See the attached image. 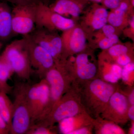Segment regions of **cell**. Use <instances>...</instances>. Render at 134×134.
Segmentation results:
<instances>
[{
  "label": "cell",
  "mask_w": 134,
  "mask_h": 134,
  "mask_svg": "<svg viewBox=\"0 0 134 134\" xmlns=\"http://www.w3.org/2000/svg\"><path fill=\"white\" fill-rule=\"evenodd\" d=\"M75 82L85 111L94 119L100 116L111 96L118 88L114 83L98 77L84 81L75 79Z\"/></svg>",
  "instance_id": "6da1fadb"
},
{
  "label": "cell",
  "mask_w": 134,
  "mask_h": 134,
  "mask_svg": "<svg viewBox=\"0 0 134 134\" xmlns=\"http://www.w3.org/2000/svg\"><path fill=\"white\" fill-rule=\"evenodd\" d=\"M85 111L81 103L78 88L74 81L71 87L55 103L47 116L36 123L52 127L55 123L64 119L74 117Z\"/></svg>",
  "instance_id": "7a4b0ae2"
},
{
  "label": "cell",
  "mask_w": 134,
  "mask_h": 134,
  "mask_svg": "<svg viewBox=\"0 0 134 134\" xmlns=\"http://www.w3.org/2000/svg\"><path fill=\"white\" fill-rule=\"evenodd\" d=\"M26 95L32 125L42 121L49 113L50 89L48 82L43 79L33 85H26Z\"/></svg>",
  "instance_id": "3957f363"
},
{
  "label": "cell",
  "mask_w": 134,
  "mask_h": 134,
  "mask_svg": "<svg viewBox=\"0 0 134 134\" xmlns=\"http://www.w3.org/2000/svg\"><path fill=\"white\" fill-rule=\"evenodd\" d=\"M26 85L19 84L15 89L13 113L10 133L26 134L32 125L31 114L26 95Z\"/></svg>",
  "instance_id": "277c9868"
},
{
  "label": "cell",
  "mask_w": 134,
  "mask_h": 134,
  "mask_svg": "<svg viewBox=\"0 0 134 134\" xmlns=\"http://www.w3.org/2000/svg\"><path fill=\"white\" fill-rule=\"evenodd\" d=\"M45 77L50 86V113L55 103L71 87L75 77L66 66L65 62L55 64Z\"/></svg>",
  "instance_id": "5b68a950"
},
{
  "label": "cell",
  "mask_w": 134,
  "mask_h": 134,
  "mask_svg": "<svg viewBox=\"0 0 134 134\" xmlns=\"http://www.w3.org/2000/svg\"><path fill=\"white\" fill-rule=\"evenodd\" d=\"M1 55L8 63L14 72L19 77L30 79L32 68L24 37L8 45Z\"/></svg>",
  "instance_id": "8992f818"
},
{
  "label": "cell",
  "mask_w": 134,
  "mask_h": 134,
  "mask_svg": "<svg viewBox=\"0 0 134 134\" xmlns=\"http://www.w3.org/2000/svg\"><path fill=\"white\" fill-rule=\"evenodd\" d=\"M65 64L76 80L87 81L98 77V61L94 50L89 46L82 52L69 57Z\"/></svg>",
  "instance_id": "52a82bcc"
},
{
  "label": "cell",
  "mask_w": 134,
  "mask_h": 134,
  "mask_svg": "<svg viewBox=\"0 0 134 134\" xmlns=\"http://www.w3.org/2000/svg\"><path fill=\"white\" fill-rule=\"evenodd\" d=\"M28 36L34 42L47 51L54 59L55 64L66 61L63 52L62 38L58 31L43 27H37Z\"/></svg>",
  "instance_id": "ba28073f"
},
{
  "label": "cell",
  "mask_w": 134,
  "mask_h": 134,
  "mask_svg": "<svg viewBox=\"0 0 134 134\" xmlns=\"http://www.w3.org/2000/svg\"><path fill=\"white\" fill-rule=\"evenodd\" d=\"M77 23L53 11L48 5L43 2L39 3L37 6L36 27L63 32L72 28Z\"/></svg>",
  "instance_id": "9c48e42d"
},
{
  "label": "cell",
  "mask_w": 134,
  "mask_h": 134,
  "mask_svg": "<svg viewBox=\"0 0 134 134\" xmlns=\"http://www.w3.org/2000/svg\"><path fill=\"white\" fill-rule=\"evenodd\" d=\"M38 4L15 5L11 12L13 35L26 36L34 30Z\"/></svg>",
  "instance_id": "30bf717a"
},
{
  "label": "cell",
  "mask_w": 134,
  "mask_h": 134,
  "mask_svg": "<svg viewBox=\"0 0 134 134\" xmlns=\"http://www.w3.org/2000/svg\"><path fill=\"white\" fill-rule=\"evenodd\" d=\"M130 105L127 97L117 88L99 117L117 125H123L129 120L127 112Z\"/></svg>",
  "instance_id": "8fae6325"
},
{
  "label": "cell",
  "mask_w": 134,
  "mask_h": 134,
  "mask_svg": "<svg viewBox=\"0 0 134 134\" xmlns=\"http://www.w3.org/2000/svg\"><path fill=\"white\" fill-rule=\"evenodd\" d=\"M24 36L26 40L31 68L35 69L41 78L43 77L55 65L54 59L47 50L32 41L28 35Z\"/></svg>",
  "instance_id": "7c38bea8"
},
{
  "label": "cell",
  "mask_w": 134,
  "mask_h": 134,
  "mask_svg": "<svg viewBox=\"0 0 134 134\" xmlns=\"http://www.w3.org/2000/svg\"><path fill=\"white\" fill-rule=\"evenodd\" d=\"M61 37L66 60L69 56L79 53L89 47L87 35L78 23L72 28L63 31Z\"/></svg>",
  "instance_id": "4fadbf2b"
},
{
  "label": "cell",
  "mask_w": 134,
  "mask_h": 134,
  "mask_svg": "<svg viewBox=\"0 0 134 134\" xmlns=\"http://www.w3.org/2000/svg\"><path fill=\"white\" fill-rule=\"evenodd\" d=\"M83 12L78 23L87 37L107 24L108 12L107 9L99 3H93Z\"/></svg>",
  "instance_id": "5bb4252c"
},
{
  "label": "cell",
  "mask_w": 134,
  "mask_h": 134,
  "mask_svg": "<svg viewBox=\"0 0 134 134\" xmlns=\"http://www.w3.org/2000/svg\"><path fill=\"white\" fill-rule=\"evenodd\" d=\"M133 15L134 7L130 0H120L118 7L108 12L107 23L122 34Z\"/></svg>",
  "instance_id": "9a60e30c"
},
{
  "label": "cell",
  "mask_w": 134,
  "mask_h": 134,
  "mask_svg": "<svg viewBox=\"0 0 134 134\" xmlns=\"http://www.w3.org/2000/svg\"><path fill=\"white\" fill-rule=\"evenodd\" d=\"M88 3L86 0H54L48 6L53 11L65 17L69 16L78 23Z\"/></svg>",
  "instance_id": "2e32d148"
},
{
  "label": "cell",
  "mask_w": 134,
  "mask_h": 134,
  "mask_svg": "<svg viewBox=\"0 0 134 134\" xmlns=\"http://www.w3.org/2000/svg\"><path fill=\"white\" fill-rule=\"evenodd\" d=\"M94 120L86 112H83L60 121L58 122L59 130L61 133L70 134L80 128L93 124Z\"/></svg>",
  "instance_id": "e0dca14e"
},
{
  "label": "cell",
  "mask_w": 134,
  "mask_h": 134,
  "mask_svg": "<svg viewBox=\"0 0 134 134\" xmlns=\"http://www.w3.org/2000/svg\"><path fill=\"white\" fill-rule=\"evenodd\" d=\"M11 12L7 3L0 1V42L2 43L13 36Z\"/></svg>",
  "instance_id": "ac0fdd59"
},
{
  "label": "cell",
  "mask_w": 134,
  "mask_h": 134,
  "mask_svg": "<svg viewBox=\"0 0 134 134\" xmlns=\"http://www.w3.org/2000/svg\"><path fill=\"white\" fill-rule=\"evenodd\" d=\"M132 54H134V43L130 41L120 42L108 49L102 50L99 54L98 58L115 62L116 58L120 55Z\"/></svg>",
  "instance_id": "d6986e66"
},
{
  "label": "cell",
  "mask_w": 134,
  "mask_h": 134,
  "mask_svg": "<svg viewBox=\"0 0 134 134\" xmlns=\"http://www.w3.org/2000/svg\"><path fill=\"white\" fill-rule=\"evenodd\" d=\"M93 131L97 134H125L126 132L119 125L100 117L94 119Z\"/></svg>",
  "instance_id": "ffe728a7"
},
{
  "label": "cell",
  "mask_w": 134,
  "mask_h": 134,
  "mask_svg": "<svg viewBox=\"0 0 134 134\" xmlns=\"http://www.w3.org/2000/svg\"><path fill=\"white\" fill-rule=\"evenodd\" d=\"M14 73V72L8 63L0 55V91L8 94L12 91V87L7 82Z\"/></svg>",
  "instance_id": "44dd1931"
},
{
  "label": "cell",
  "mask_w": 134,
  "mask_h": 134,
  "mask_svg": "<svg viewBox=\"0 0 134 134\" xmlns=\"http://www.w3.org/2000/svg\"><path fill=\"white\" fill-rule=\"evenodd\" d=\"M13 113V104L7 93L0 91V115L11 127Z\"/></svg>",
  "instance_id": "7402d4cb"
},
{
  "label": "cell",
  "mask_w": 134,
  "mask_h": 134,
  "mask_svg": "<svg viewBox=\"0 0 134 134\" xmlns=\"http://www.w3.org/2000/svg\"><path fill=\"white\" fill-rule=\"evenodd\" d=\"M119 37V36L116 34L104 37L96 41L89 47L93 50L97 48H99L102 50H106L114 45L121 42Z\"/></svg>",
  "instance_id": "603a6c76"
},
{
  "label": "cell",
  "mask_w": 134,
  "mask_h": 134,
  "mask_svg": "<svg viewBox=\"0 0 134 134\" xmlns=\"http://www.w3.org/2000/svg\"><path fill=\"white\" fill-rule=\"evenodd\" d=\"M57 130L52 127L46 126L40 124H34L28 130L27 134H57Z\"/></svg>",
  "instance_id": "cb8c5ba5"
},
{
  "label": "cell",
  "mask_w": 134,
  "mask_h": 134,
  "mask_svg": "<svg viewBox=\"0 0 134 134\" xmlns=\"http://www.w3.org/2000/svg\"><path fill=\"white\" fill-rule=\"evenodd\" d=\"M134 71V62L130 63L122 67L121 78L125 82H127L129 80L130 76Z\"/></svg>",
  "instance_id": "d4e9b609"
},
{
  "label": "cell",
  "mask_w": 134,
  "mask_h": 134,
  "mask_svg": "<svg viewBox=\"0 0 134 134\" xmlns=\"http://www.w3.org/2000/svg\"><path fill=\"white\" fill-rule=\"evenodd\" d=\"M122 33L126 37L134 41V15L131 17L128 25L122 30Z\"/></svg>",
  "instance_id": "484cf974"
},
{
  "label": "cell",
  "mask_w": 134,
  "mask_h": 134,
  "mask_svg": "<svg viewBox=\"0 0 134 134\" xmlns=\"http://www.w3.org/2000/svg\"><path fill=\"white\" fill-rule=\"evenodd\" d=\"M134 62V54H123L117 57L115 62L123 67L130 63Z\"/></svg>",
  "instance_id": "4316f807"
},
{
  "label": "cell",
  "mask_w": 134,
  "mask_h": 134,
  "mask_svg": "<svg viewBox=\"0 0 134 134\" xmlns=\"http://www.w3.org/2000/svg\"><path fill=\"white\" fill-rule=\"evenodd\" d=\"M5 1L15 5H26L38 4L41 2L48 5V3L46 0H5Z\"/></svg>",
  "instance_id": "83f0119b"
},
{
  "label": "cell",
  "mask_w": 134,
  "mask_h": 134,
  "mask_svg": "<svg viewBox=\"0 0 134 134\" xmlns=\"http://www.w3.org/2000/svg\"><path fill=\"white\" fill-rule=\"evenodd\" d=\"M93 130V124L88 125L80 128L71 132L70 134H92Z\"/></svg>",
  "instance_id": "f1b7e54d"
},
{
  "label": "cell",
  "mask_w": 134,
  "mask_h": 134,
  "mask_svg": "<svg viewBox=\"0 0 134 134\" xmlns=\"http://www.w3.org/2000/svg\"><path fill=\"white\" fill-rule=\"evenodd\" d=\"M120 0H103L101 4L107 9L112 10L118 7Z\"/></svg>",
  "instance_id": "f546056e"
},
{
  "label": "cell",
  "mask_w": 134,
  "mask_h": 134,
  "mask_svg": "<svg viewBox=\"0 0 134 134\" xmlns=\"http://www.w3.org/2000/svg\"><path fill=\"white\" fill-rule=\"evenodd\" d=\"M10 128L7 123L0 115V134H7L10 133Z\"/></svg>",
  "instance_id": "4dcf8cb0"
},
{
  "label": "cell",
  "mask_w": 134,
  "mask_h": 134,
  "mask_svg": "<svg viewBox=\"0 0 134 134\" xmlns=\"http://www.w3.org/2000/svg\"><path fill=\"white\" fill-rule=\"evenodd\" d=\"M127 116L129 119L132 121H134V105H130L128 110Z\"/></svg>",
  "instance_id": "1f68e13d"
},
{
  "label": "cell",
  "mask_w": 134,
  "mask_h": 134,
  "mask_svg": "<svg viewBox=\"0 0 134 134\" xmlns=\"http://www.w3.org/2000/svg\"><path fill=\"white\" fill-rule=\"evenodd\" d=\"M128 99L130 105H134V90L132 89V91L130 93Z\"/></svg>",
  "instance_id": "d6a6232c"
},
{
  "label": "cell",
  "mask_w": 134,
  "mask_h": 134,
  "mask_svg": "<svg viewBox=\"0 0 134 134\" xmlns=\"http://www.w3.org/2000/svg\"><path fill=\"white\" fill-rule=\"evenodd\" d=\"M133 121V122L132 123V126L130 128V130L129 132L131 134H134V124Z\"/></svg>",
  "instance_id": "836d02e7"
},
{
  "label": "cell",
  "mask_w": 134,
  "mask_h": 134,
  "mask_svg": "<svg viewBox=\"0 0 134 134\" xmlns=\"http://www.w3.org/2000/svg\"><path fill=\"white\" fill-rule=\"evenodd\" d=\"M88 2H92L93 3H101L103 1V0H86Z\"/></svg>",
  "instance_id": "e575fe53"
},
{
  "label": "cell",
  "mask_w": 134,
  "mask_h": 134,
  "mask_svg": "<svg viewBox=\"0 0 134 134\" xmlns=\"http://www.w3.org/2000/svg\"><path fill=\"white\" fill-rule=\"evenodd\" d=\"M130 1L132 6L134 7V0H130Z\"/></svg>",
  "instance_id": "d590c367"
},
{
  "label": "cell",
  "mask_w": 134,
  "mask_h": 134,
  "mask_svg": "<svg viewBox=\"0 0 134 134\" xmlns=\"http://www.w3.org/2000/svg\"><path fill=\"white\" fill-rule=\"evenodd\" d=\"M2 46L3 43L0 42V51H1V49L2 47Z\"/></svg>",
  "instance_id": "8d00e7d4"
},
{
  "label": "cell",
  "mask_w": 134,
  "mask_h": 134,
  "mask_svg": "<svg viewBox=\"0 0 134 134\" xmlns=\"http://www.w3.org/2000/svg\"><path fill=\"white\" fill-rule=\"evenodd\" d=\"M46 1L47 2V3H48V2H49V1H50V0H46Z\"/></svg>",
  "instance_id": "74e56055"
},
{
  "label": "cell",
  "mask_w": 134,
  "mask_h": 134,
  "mask_svg": "<svg viewBox=\"0 0 134 134\" xmlns=\"http://www.w3.org/2000/svg\"><path fill=\"white\" fill-rule=\"evenodd\" d=\"M0 1H2V0H0Z\"/></svg>",
  "instance_id": "f35d334b"
}]
</instances>
